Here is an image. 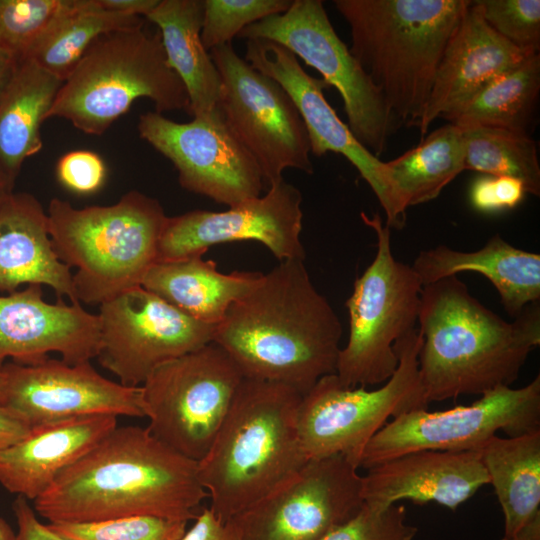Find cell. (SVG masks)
Segmentation results:
<instances>
[{"instance_id":"cell-1","label":"cell","mask_w":540,"mask_h":540,"mask_svg":"<svg viewBox=\"0 0 540 540\" xmlns=\"http://www.w3.org/2000/svg\"><path fill=\"white\" fill-rule=\"evenodd\" d=\"M208 497L197 462L147 428H114L64 469L37 497L34 510L49 523H85L129 516L194 520Z\"/></svg>"},{"instance_id":"cell-2","label":"cell","mask_w":540,"mask_h":540,"mask_svg":"<svg viewBox=\"0 0 540 540\" xmlns=\"http://www.w3.org/2000/svg\"><path fill=\"white\" fill-rule=\"evenodd\" d=\"M342 325L315 288L304 260L279 261L227 310L213 340L244 378L276 382L302 395L335 373Z\"/></svg>"},{"instance_id":"cell-3","label":"cell","mask_w":540,"mask_h":540,"mask_svg":"<svg viewBox=\"0 0 540 540\" xmlns=\"http://www.w3.org/2000/svg\"><path fill=\"white\" fill-rule=\"evenodd\" d=\"M417 323L428 403L510 386L540 344L539 302L509 322L472 296L457 275L423 286Z\"/></svg>"},{"instance_id":"cell-4","label":"cell","mask_w":540,"mask_h":540,"mask_svg":"<svg viewBox=\"0 0 540 540\" xmlns=\"http://www.w3.org/2000/svg\"><path fill=\"white\" fill-rule=\"evenodd\" d=\"M301 398L284 384L241 381L213 443L197 462L209 509L222 522L280 488L309 460L297 428Z\"/></svg>"},{"instance_id":"cell-5","label":"cell","mask_w":540,"mask_h":540,"mask_svg":"<svg viewBox=\"0 0 540 540\" xmlns=\"http://www.w3.org/2000/svg\"><path fill=\"white\" fill-rule=\"evenodd\" d=\"M471 0H335L350 52L398 128L418 126L444 51Z\"/></svg>"},{"instance_id":"cell-6","label":"cell","mask_w":540,"mask_h":540,"mask_svg":"<svg viewBox=\"0 0 540 540\" xmlns=\"http://www.w3.org/2000/svg\"><path fill=\"white\" fill-rule=\"evenodd\" d=\"M49 234L59 259L76 267V299L101 305L142 285L156 263L166 216L160 202L137 190L108 206L74 208L59 198L48 206Z\"/></svg>"},{"instance_id":"cell-7","label":"cell","mask_w":540,"mask_h":540,"mask_svg":"<svg viewBox=\"0 0 540 540\" xmlns=\"http://www.w3.org/2000/svg\"><path fill=\"white\" fill-rule=\"evenodd\" d=\"M140 98L151 100L160 114L189 111L186 89L167 63L159 31L144 25L98 37L62 83L47 118L101 135Z\"/></svg>"},{"instance_id":"cell-8","label":"cell","mask_w":540,"mask_h":540,"mask_svg":"<svg viewBox=\"0 0 540 540\" xmlns=\"http://www.w3.org/2000/svg\"><path fill=\"white\" fill-rule=\"evenodd\" d=\"M362 221L376 234V255L359 276L346 301L349 335L336 371L346 387L385 383L395 372L394 344L418 321L423 285L411 266L395 259L391 229L378 213Z\"/></svg>"},{"instance_id":"cell-9","label":"cell","mask_w":540,"mask_h":540,"mask_svg":"<svg viewBox=\"0 0 540 540\" xmlns=\"http://www.w3.org/2000/svg\"><path fill=\"white\" fill-rule=\"evenodd\" d=\"M421 344L417 327L396 341L398 366L378 389L346 387L332 373L302 395L297 428L308 459L342 455L358 467L365 446L390 417L428 407L419 374Z\"/></svg>"},{"instance_id":"cell-10","label":"cell","mask_w":540,"mask_h":540,"mask_svg":"<svg viewBox=\"0 0 540 540\" xmlns=\"http://www.w3.org/2000/svg\"><path fill=\"white\" fill-rule=\"evenodd\" d=\"M243 378L214 342L160 365L140 386L147 429L198 462L213 443Z\"/></svg>"},{"instance_id":"cell-11","label":"cell","mask_w":540,"mask_h":540,"mask_svg":"<svg viewBox=\"0 0 540 540\" xmlns=\"http://www.w3.org/2000/svg\"><path fill=\"white\" fill-rule=\"evenodd\" d=\"M237 37L265 39L287 48L316 69L343 100L350 131L374 156L386 150L399 128L380 90L332 26L321 0H294L281 14L245 27Z\"/></svg>"},{"instance_id":"cell-12","label":"cell","mask_w":540,"mask_h":540,"mask_svg":"<svg viewBox=\"0 0 540 540\" xmlns=\"http://www.w3.org/2000/svg\"><path fill=\"white\" fill-rule=\"evenodd\" d=\"M209 53L221 78L217 106L229 129L256 160L266 186L282 180L288 168L313 174L308 133L285 89L241 58L231 43Z\"/></svg>"},{"instance_id":"cell-13","label":"cell","mask_w":540,"mask_h":540,"mask_svg":"<svg viewBox=\"0 0 540 540\" xmlns=\"http://www.w3.org/2000/svg\"><path fill=\"white\" fill-rule=\"evenodd\" d=\"M540 430V376L521 388L500 386L467 406L398 415L367 443L358 467L369 469L423 450L477 451L498 431L516 437Z\"/></svg>"},{"instance_id":"cell-14","label":"cell","mask_w":540,"mask_h":540,"mask_svg":"<svg viewBox=\"0 0 540 540\" xmlns=\"http://www.w3.org/2000/svg\"><path fill=\"white\" fill-rule=\"evenodd\" d=\"M99 364L138 387L160 365L212 342L215 327L186 315L143 286L100 305Z\"/></svg>"},{"instance_id":"cell-15","label":"cell","mask_w":540,"mask_h":540,"mask_svg":"<svg viewBox=\"0 0 540 540\" xmlns=\"http://www.w3.org/2000/svg\"><path fill=\"white\" fill-rule=\"evenodd\" d=\"M138 132L172 162L179 184L190 192L231 207L261 196L266 186L259 165L218 106L186 123L146 112L139 116Z\"/></svg>"},{"instance_id":"cell-16","label":"cell","mask_w":540,"mask_h":540,"mask_svg":"<svg viewBox=\"0 0 540 540\" xmlns=\"http://www.w3.org/2000/svg\"><path fill=\"white\" fill-rule=\"evenodd\" d=\"M342 455L309 459L288 482L229 521L243 540H320L362 508V476Z\"/></svg>"},{"instance_id":"cell-17","label":"cell","mask_w":540,"mask_h":540,"mask_svg":"<svg viewBox=\"0 0 540 540\" xmlns=\"http://www.w3.org/2000/svg\"><path fill=\"white\" fill-rule=\"evenodd\" d=\"M302 194L284 179L265 195L244 200L228 210H193L168 217L157 247L156 263L202 257L213 245L253 240L279 260L305 258Z\"/></svg>"},{"instance_id":"cell-18","label":"cell","mask_w":540,"mask_h":540,"mask_svg":"<svg viewBox=\"0 0 540 540\" xmlns=\"http://www.w3.org/2000/svg\"><path fill=\"white\" fill-rule=\"evenodd\" d=\"M0 406L31 428L92 415L144 417L140 386L109 380L90 361L69 364L49 357L0 366Z\"/></svg>"},{"instance_id":"cell-19","label":"cell","mask_w":540,"mask_h":540,"mask_svg":"<svg viewBox=\"0 0 540 540\" xmlns=\"http://www.w3.org/2000/svg\"><path fill=\"white\" fill-rule=\"evenodd\" d=\"M244 59L290 95L305 124L311 154L321 157L334 152L344 156L370 186L388 218L391 197L386 163L359 143L339 118L324 96L329 85L308 74L291 51L270 40H246Z\"/></svg>"},{"instance_id":"cell-20","label":"cell","mask_w":540,"mask_h":540,"mask_svg":"<svg viewBox=\"0 0 540 540\" xmlns=\"http://www.w3.org/2000/svg\"><path fill=\"white\" fill-rule=\"evenodd\" d=\"M99 319L80 303H49L41 285L0 296V366L7 358L34 364L56 352L69 364L95 358Z\"/></svg>"},{"instance_id":"cell-21","label":"cell","mask_w":540,"mask_h":540,"mask_svg":"<svg viewBox=\"0 0 540 540\" xmlns=\"http://www.w3.org/2000/svg\"><path fill=\"white\" fill-rule=\"evenodd\" d=\"M486 484L489 477L478 451L423 450L367 469L362 497L365 504L379 508L407 499L456 510Z\"/></svg>"},{"instance_id":"cell-22","label":"cell","mask_w":540,"mask_h":540,"mask_svg":"<svg viewBox=\"0 0 540 540\" xmlns=\"http://www.w3.org/2000/svg\"><path fill=\"white\" fill-rule=\"evenodd\" d=\"M530 54L533 53L513 46L493 31L479 6L471 1L437 69L418 125L421 135L427 133L433 121L445 119Z\"/></svg>"},{"instance_id":"cell-23","label":"cell","mask_w":540,"mask_h":540,"mask_svg":"<svg viewBox=\"0 0 540 540\" xmlns=\"http://www.w3.org/2000/svg\"><path fill=\"white\" fill-rule=\"evenodd\" d=\"M117 427L113 415H92L34 426L0 450V484L34 501L57 476Z\"/></svg>"},{"instance_id":"cell-24","label":"cell","mask_w":540,"mask_h":540,"mask_svg":"<svg viewBox=\"0 0 540 540\" xmlns=\"http://www.w3.org/2000/svg\"><path fill=\"white\" fill-rule=\"evenodd\" d=\"M23 284L49 286L58 298L79 303L70 267L53 248L47 212L33 195L12 191L0 200V291Z\"/></svg>"},{"instance_id":"cell-25","label":"cell","mask_w":540,"mask_h":540,"mask_svg":"<svg viewBox=\"0 0 540 540\" xmlns=\"http://www.w3.org/2000/svg\"><path fill=\"white\" fill-rule=\"evenodd\" d=\"M411 267L423 286L461 272L482 274L495 287L513 319L540 300V254L516 248L499 234L476 251L445 245L421 251Z\"/></svg>"},{"instance_id":"cell-26","label":"cell","mask_w":540,"mask_h":540,"mask_svg":"<svg viewBox=\"0 0 540 540\" xmlns=\"http://www.w3.org/2000/svg\"><path fill=\"white\" fill-rule=\"evenodd\" d=\"M262 273L219 272L216 262L194 257L180 261L155 263L142 285L191 318L218 325L229 307L246 295Z\"/></svg>"},{"instance_id":"cell-27","label":"cell","mask_w":540,"mask_h":540,"mask_svg":"<svg viewBox=\"0 0 540 540\" xmlns=\"http://www.w3.org/2000/svg\"><path fill=\"white\" fill-rule=\"evenodd\" d=\"M203 0H159L145 17L155 24L169 67L183 83L193 117L217 107L220 74L201 41Z\"/></svg>"},{"instance_id":"cell-28","label":"cell","mask_w":540,"mask_h":540,"mask_svg":"<svg viewBox=\"0 0 540 540\" xmlns=\"http://www.w3.org/2000/svg\"><path fill=\"white\" fill-rule=\"evenodd\" d=\"M62 81L28 58L18 60L0 94V176L14 184L23 163L43 146L47 119Z\"/></svg>"},{"instance_id":"cell-29","label":"cell","mask_w":540,"mask_h":540,"mask_svg":"<svg viewBox=\"0 0 540 540\" xmlns=\"http://www.w3.org/2000/svg\"><path fill=\"white\" fill-rule=\"evenodd\" d=\"M385 163L391 197V214L385 224L400 230L408 207L435 199L465 170L462 130L448 123L413 149Z\"/></svg>"},{"instance_id":"cell-30","label":"cell","mask_w":540,"mask_h":540,"mask_svg":"<svg viewBox=\"0 0 540 540\" xmlns=\"http://www.w3.org/2000/svg\"><path fill=\"white\" fill-rule=\"evenodd\" d=\"M477 451L504 515L502 540H511L540 521V430L495 435Z\"/></svg>"},{"instance_id":"cell-31","label":"cell","mask_w":540,"mask_h":540,"mask_svg":"<svg viewBox=\"0 0 540 540\" xmlns=\"http://www.w3.org/2000/svg\"><path fill=\"white\" fill-rule=\"evenodd\" d=\"M539 93L540 54L533 53L493 79L445 120L459 128L482 126L528 133Z\"/></svg>"},{"instance_id":"cell-32","label":"cell","mask_w":540,"mask_h":540,"mask_svg":"<svg viewBox=\"0 0 540 540\" xmlns=\"http://www.w3.org/2000/svg\"><path fill=\"white\" fill-rule=\"evenodd\" d=\"M141 25L142 17L106 11L97 0H76L26 58L64 82L98 37Z\"/></svg>"},{"instance_id":"cell-33","label":"cell","mask_w":540,"mask_h":540,"mask_svg":"<svg viewBox=\"0 0 540 540\" xmlns=\"http://www.w3.org/2000/svg\"><path fill=\"white\" fill-rule=\"evenodd\" d=\"M465 170L519 180L526 193L540 195L536 142L528 133L492 127L461 128Z\"/></svg>"},{"instance_id":"cell-34","label":"cell","mask_w":540,"mask_h":540,"mask_svg":"<svg viewBox=\"0 0 540 540\" xmlns=\"http://www.w3.org/2000/svg\"><path fill=\"white\" fill-rule=\"evenodd\" d=\"M76 0H0V49L24 59Z\"/></svg>"},{"instance_id":"cell-35","label":"cell","mask_w":540,"mask_h":540,"mask_svg":"<svg viewBox=\"0 0 540 540\" xmlns=\"http://www.w3.org/2000/svg\"><path fill=\"white\" fill-rule=\"evenodd\" d=\"M64 540H179L187 522L154 516H129L85 523H48Z\"/></svg>"},{"instance_id":"cell-36","label":"cell","mask_w":540,"mask_h":540,"mask_svg":"<svg viewBox=\"0 0 540 540\" xmlns=\"http://www.w3.org/2000/svg\"><path fill=\"white\" fill-rule=\"evenodd\" d=\"M201 41L205 49L231 43L245 27L284 13L291 0H203Z\"/></svg>"},{"instance_id":"cell-37","label":"cell","mask_w":540,"mask_h":540,"mask_svg":"<svg viewBox=\"0 0 540 540\" xmlns=\"http://www.w3.org/2000/svg\"><path fill=\"white\" fill-rule=\"evenodd\" d=\"M488 26L513 46L530 53L540 50L539 0H477Z\"/></svg>"},{"instance_id":"cell-38","label":"cell","mask_w":540,"mask_h":540,"mask_svg":"<svg viewBox=\"0 0 540 540\" xmlns=\"http://www.w3.org/2000/svg\"><path fill=\"white\" fill-rule=\"evenodd\" d=\"M405 518L403 505L379 508L364 503L356 515L320 540H413L417 528L407 524Z\"/></svg>"},{"instance_id":"cell-39","label":"cell","mask_w":540,"mask_h":540,"mask_svg":"<svg viewBox=\"0 0 540 540\" xmlns=\"http://www.w3.org/2000/svg\"><path fill=\"white\" fill-rule=\"evenodd\" d=\"M106 165L97 153L73 150L61 156L56 176L62 186L79 195H90L102 188L106 180Z\"/></svg>"},{"instance_id":"cell-40","label":"cell","mask_w":540,"mask_h":540,"mask_svg":"<svg viewBox=\"0 0 540 540\" xmlns=\"http://www.w3.org/2000/svg\"><path fill=\"white\" fill-rule=\"evenodd\" d=\"M526 191L514 178L485 175L478 177L470 188V202L481 212L491 213L516 207Z\"/></svg>"},{"instance_id":"cell-41","label":"cell","mask_w":540,"mask_h":540,"mask_svg":"<svg viewBox=\"0 0 540 540\" xmlns=\"http://www.w3.org/2000/svg\"><path fill=\"white\" fill-rule=\"evenodd\" d=\"M179 540H243L232 522H222L209 508L200 510L194 524Z\"/></svg>"},{"instance_id":"cell-42","label":"cell","mask_w":540,"mask_h":540,"mask_svg":"<svg viewBox=\"0 0 540 540\" xmlns=\"http://www.w3.org/2000/svg\"><path fill=\"white\" fill-rule=\"evenodd\" d=\"M12 509L18 526L15 540H64L37 518L34 508L25 497L17 496Z\"/></svg>"},{"instance_id":"cell-43","label":"cell","mask_w":540,"mask_h":540,"mask_svg":"<svg viewBox=\"0 0 540 540\" xmlns=\"http://www.w3.org/2000/svg\"><path fill=\"white\" fill-rule=\"evenodd\" d=\"M31 430V427L14 416L10 411L0 406V450L5 449L21 439Z\"/></svg>"},{"instance_id":"cell-44","label":"cell","mask_w":540,"mask_h":540,"mask_svg":"<svg viewBox=\"0 0 540 540\" xmlns=\"http://www.w3.org/2000/svg\"><path fill=\"white\" fill-rule=\"evenodd\" d=\"M158 2L159 0H97L98 5L106 11L144 18Z\"/></svg>"},{"instance_id":"cell-45","label":"cell","mask_w":540,"mask_h":540,"mask_svg":"<svg viewBox=\"0 0 540 540\" xmlns=\"http://www.w3.org/2000/svg\"><path fill=\"white\" fill-rule=\"evenodd\" d=\"M18 59L0 49V94L7 85L17 66Z\"/></svg>"},{"instance_id":"cell-46","label":"cell","mask_w":540,"mask_h":540,"mask_svg":"<svg viewBox=\"0 0 540 540\" xmlns=\"http://www.w3.org/2000/svg\"><path fill=\"white\" fill-rule=\"evenodd\" d=\"M511 540H540V521L529 525Z\"/></svg>"},{"instance_id":"cell-47","label":"cell","mask_w":540,"mask_h":540,"mask_svg":"<svg viewBox=\"0 0 540 540\" xmlns=\"http://www.w3.org/2000/svg\"><path fill=\"white\" fill-rule=\"evenodd\" d=\"M16 534L11 529L9 524L3 519L0 518V540H15Z\"/></svg>"},{"instance_id":"cell-48","label":"cell","mask_w":540,"mask_h":540,"mask_svg":"<svg viewBox=\"0 0 540 540\" xmlns=\"http://www.w3.org/2000/svg\"><path fill=\"white\" fill-rule=\"evenodd\" d=\"M14 184L0 176V200L13 191Z\"/></svg>"}]
</instances>
